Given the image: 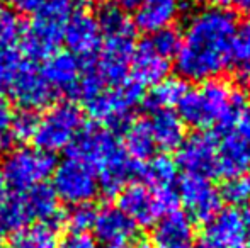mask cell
I'll list each match as a JSON object with an SVG mask.
<instances>
[{"mask_svg": "<svg viewBox=\"0 0 250 248\" xmlns=\"http://www.w3.org/2000/svg\"><path fill=\"white\" fill-rule=\"evenodd\" d=\"M188 90V83L184 80L177 76L165 78L153 85L150 94L145 97V106L151 111H170L174 106H179Z\"/></svg>", "mask_w": 250, "mask_h": 248, "instance_id": "obj_25", "label": "cell"}, {"mask_svg": "<svg viewBox=\"0 0 250 248\" xmlns=\"http://www.w3.org/2000/svg\"><path fill=\"white\" fill-rule=\"evenodd\" d=\"M58 248H97V243L89 235H73V233H70L66 238L62 240Z\"/></svg>", "mask_w": 250, "mask_h": 248, "instance_id": "obj_38", "label": "cell"}, {"mask_svg": "<svg viewBox=\"0 0 250 248\" xmlns=\"http://www.w3.org/2000/svg\"><path fill=\"white\" fill-rule=\"evenodd\" d=\"M148 44L157 51L158 55H162L164 58L170 60L174 55H177V50H179V44H181V39H179L177 33L172 29H162L158 33L151 34Z\"/></svg>", "mask_w": 250, "mask_h": 248, "instance_id": "obj_36", "label": "cell"}, {"mask_svg": "<svg viewBox=\"0 0 250 248\" xmlns=\"http://www.w3.org/2000/svg\"><path fill=\"white\" fill-rule=\"evenodd\" d=\"M63 41L68 46L70 53L79 57L87 66L89 60L99 53L102 46V34L96 17L87 9L77 10L66 24Z\"/></svg>", "mask_w": 250, "mask_h": 248, "instance_id": "obj_12", "label": "cell"}, {"mask_svg": "<svg viewBox=\"0 0 250 248\" xmlns=\"http://www.w3.org/2000/svg\"><path fill=\"white\" fill-rule=\"evenodd\" d=\"M111 2H114L116 5H119L121 9H136L140 3V0H111Z\"/></svg>", "mask_w": 250, "mask_h": 248, "instance_id": "obj_42", "label": "cell"}, {"mask_svg": "<svg viewBox=\"0 0 250 248\" xmlns=\"http://www.w3.org/2000/svg\"><path fill=\"white\" fill-rule=\"evenodd\" d=\"M53 184L58 201L70 206L90 202L99 192L97 172L87 163L75 158H65L53 170Z\"/></svg>", "mask_w": 250, "mask_h": 248, "instance_id": "obj_8", "label": "cell"}, {"mask_svg": "<svg viewBox=\"0 0 250 248\" xmlns=\"http://www.w3.org/2000/svg\"><path fill=\"white\" fill-rule=\"evenodd\" d=\"M198 248H209V247H206V245H204V243H203V245H199Z\"/></svg>", "mask_w": 250, "mask_h": 248, "instance_id": "obj_47", "label": "cell"}, {"mask_svg": "<svg viewBox=\"0 0 250 248\" xmlns=\"http://www.w3.org/2000/svg\"><path fill=\"white\" fill-rule=\"evenodd\" d=\"M22 57L14 48H0V89H7L22 66Z\"/></svg>", "mask_w": 250, "mask_h": 248, "instance_id": "obj_35", "label": "cell"}, {"mask_svg": "<svg viewBox=\"0 0 250 248\" xmlns=\"http://www.w3.org/2000/svg\"><path fill=\"white\" fill-rule=\"evenodd\" d=\"M244 223H245V228H247V231H250V204H249V208L245 209V212L244 214Z\"/></svg>", "mask_w": 250, "mask_h": 248, "instance_id": "obj_44", "label": "cell"}, {"mask_svg": "<svg viewBox=\"0 0 250 248\" xmlns=\"http://www.w3.org/2000/svg\"><path fill=\"white\" fill-rule=\"evenodd\" d=\"M85 63L70 51H55L44 60L41 73L55 90L70 92L75 82L79 80Z\"/></svg>", "mask_w": 250, "mask_h": 248, "instance_id": "obj_22", "label": "cell"}, {"mask_svg": "<svg viewBox=\"0 0 250 248\" xmlns=\"http://www.w3.org/2000/svg\"><path fill=\"white\" fill-rule=\"evenodd\" d=\"M148 123L155 146H160L165 152L177 150L186 139V126L172 111H155Z\"/></svg>", "mask_w": 250, "mask_h": 248, "instance_id": "obj_23", "label": "cell"}, {"mask_svg": "<svg viewBox=\"0 0 250 248\" xmlns=\"http://www.w3.org/2000/svg\"><path fill=\"white\" fill-rule=\"evenodd\" d=\"M0 240H2V231H0Z\"/></svg>", "mask_w": 250, "mask_h": 248, "instance_id": "obj_49", "label": "cell"}, {"mask_svg": "<svg viewBox=\"0 0 250 248\" xmlns=\"http://www.w3.org/2000/svg\"><path fill=\"white\" fill-rule=\"evenodd\" d=\"M140 175L145 177L148 187H174L177 179V163L167 155L151 158L146 167H142Z\"/></svg>", "mask_w": 250, "mask_h": 248, "instance_id": "obj_28", "label": "cell"}, {"mask_svg": "<svg viewBox=\"0 0 250 248\" xmlns=\"http://www.w3.org/2000/svg\"><path fill=\"white\" fill-rule=\"evenodd\" d=\"M22 36V22L9 7L0 5V48H10Z\"/></svg>", "mask_w": 250, "mask_h": 248, "instance_id": "obj_34", "label": "cell"}, {"mask_svg": "<svg viewBox=\"0 0 250 248\" xmlns=\"http://www.w3.org/2000/svg\"><path fill=\"white\" fill-rule=\"evenodd\" d=\"M179 195L174 187H148L129 184L118 194V208L142 228L157 225L158 219L177 209Z\"/></svg>", "mask_w": 250, "mask_h": 248, "instance_id": "obj_4", "label": "cell"}, {"mask_svg": "<svg viewBox=\"0 0 250 248\" xmlns=\"http://www.w3.org/2000/svg\"><path fill=\"white\" fill-rule=\"evenodd\" d=\"M143 100V87L136 82H123L109 90H102L87 104L89 114L97 123L107 126L111 133H125L131 124V113Z\"/></svg>", "mask_w": 250, "mask_h": 248, "instance_id": "obj_5", "label": "cell"}, {"mask_svg": "<svg viewBox=\"0 0 250 248\" xmlns=\"http://www.w3.org/2000/svg\"><path fill=\"white\" fill-rule=\"evenodd\" d=\"M7 143H9V141H5V136H3L2 133H0V153H2V150L7 146Z\"/></svg>", "mask_w": 250, "mask_h": 248, "instance_id": "obj_46", "label": "cell"}, {"mask_svg": "<svg viewBox=\"0 0 250 248\" xmlns=\"http://www.w3.org/2000/svg\"><path fill=\"white\" fill-rule=\"evenodd\" d=\"M237 248H247V247H245V245H242V247H237Z\"/></svg>", "mask_w": 250, "mask_h": 248, "instance_id": "obj_48", "label": "cell"}, {"mask_svg": "<svg viewBox=\"0 0 250 248\" xmlns=\"http://www.w3.org/2000/svg\"><path fill=\"white\" fill-rule=\"evenodd\" d=\"M151 240L155 248H192L194 226L188 214L174 211L158 219Z\"/></svg>", "mask_w": 250, "mask_h": 248, "instance_id": "obj_18", "label": "cell"}, {"mask_svg": "<svg viewBox=\"0 0 250 248\" xmlns=\"http://www.w3.org/2000/svg\"><path fill=\"white\" fill-rule=\"evenodd\" d=\"M133 53H135V46H133L131 38L105 39V43L99 50V57L94 65V70L104 83L119 85L126 82V76L131 68Z\"/></svg>", "mask_w": 250, "mask_h": 248, "instance_id": "obj_14", "label": "cell"}, {"mask_svg": "<svg viewBox=\"0 0 250 248\" xmlns=\"http://www.w3.org/2000/svg\"><path fill=\"white\" fill-rule=\"evenodd\" d=\"M102 90H104V82H102V78L97 75L96 70H94V65H90V68H89V65H87L85 68L82 70L79 80H77L75 85L70 89L68 94L75 100H80V102H83L87 106L90 100H94L99 95Z\"/></svg>", "mask_w": 250, "mask_h": 248, "instance_id": "obj_30", "label": "cell"}, {"mask_svg": "<svg viewBox=\"0 0 250 248\" xmlns=\"http://www.w3.org/2000/svg\"><path fill=\"white\" fill-rule=\"evenodd\" d=\"M218 141L213 133H196L179 146L177 163L188 175L209 179L218 175Z\"/></svg>", "mask_w": 250, "mask_h": 248, "instance_id": "obj_11", "label": "cell"}, {"mask_svg": "<svg viewBox=\"0 0 250 248\" xmlns=\"http://www.w3.org/2000/svg\"><path fill=\"white\" fill-rule=\"evenodd\" d=\"M96 20L101 34H104L105 39H112V38H131L133 39V36H135L133 20L129 19L125 9L116 5L111 0L97 7Z\"/></svg>", "mask_w": 250, "mask_h": 248, "instance_id": "obj_24", "label": "cell"}, {"mask_svg": "<svg viewBox=\"0 0 250 248\" xmlns=\"http://www.w3.org/2000/svg\"><path fill=\"white\" fill-rule=\"evenodd\" d=\"M26 211L29 214L31 223L38 221L40 225H48L58 231V228L65 221V214L60 209L58 197L55 191L48 184H38V186L19 192Z\"/></svg>", "mask_w": 250, "mask_h": 248, "instance_id": "obj_16", "label": "cell"}, {"mask_svg": "<svg viewBox=\"0 0 250 248\" xmlns=\"http://www.w3.org/2000/svg\"><path fill=\"white\" fill-rule=\"evenodd\" d=\"M177 195L186 206L189 216H192L196 221L206 223L220 211V192L204 177L186 175L179 184Z\"/></svg>", "mask_w": 250, "mask_h": 248, "instance_id": "obj_13", "label": "cell"}, {"mask_svg": "<svg viewBox=\"0 0 250 248\" xmlns=\"http://www.w3.org/2000/svg\"><path fill=\"white\" fill-rule=\"evenodd\" d=\"M249 184H250V180H249Z\"/></svg>", "mask_w": 250, "mask_h": 248, "instance_id": "obj_50", "label": "cell"}, {"mask_svg": "<svg viewBox=\"0 0 250 248\" xmlns=\"http://www.w3.org/2000/svg\"><path fill=\"white\" fill-rule=\"evenodd\" d=\"M9 2L16 14H34L43 5L44 0H9Z\"/></svg>", "mask_w": 250, "mask_h": 248, "instance_id": "obj_39", "label": "cell"}, {"mask_svg": "<svg viewBox=\"0 0 250 248\" xmlns=\"http://www.w3.org/2000/svg\"><path fill=\"white\" fill-rule=\"evenodd\" d=\"M14 102L21 106V109L40 111L50 107L56 97V90L53 89L41 70L33 63L24 61L17 75L7 87Z\"/></svg>", "mask_w": 250, "mask_h": 248, "instance_id": "obj_10", "label": "cell"}, {"mask_svg": "<svg viewBox=\"0 0 250 248\" xmlns=\"http://www.w3.org/2000/svg\"><path fill=\"white\" fill-rule=\"evenodd\" d=\"M83 126V114L75 102H58L50 106L43 117H40L34 133V145L38 150L55 153L68 148L72 139Z\"/></svg>", "mask_w": 250, "mask_h": 248, "instance_id": "obj_6", "label": "cell"}, {"mask_svg": "<svg viewBox=\"0 0 250 248\" xmlns=\"http://www.w3.org/2000/svg\"><path fill=\"white\" fill-rule=\"evenodd\" d=\"M10 248H58L56 229L48 225H29L27 228L14 233Z\"/></svg>", "mask_w": 250, "mask_h": 248, "instance_id": "obj_27", "label": "cell"}, {"mask_svg": "<svg viewBox=\"0 0 250 248\" xmlns=\"http://www.w3.org/2000/svg\"><path fill=\"white\" fill-rule=\"evenodd\" d=\"M182 123L192 128L230 126L247 107V99L242 90L223 80H208L199 89L188 90L179 102Z\"/></svg>", "mask_w": 250, "mask_h": 248, "instance_id": "obj_2", "label": "cell"}, {"mask_svg": "<svg viewBox=\"0 0 250 248\" xmlns=\"http://www.w3.org/2000/svg\"><path fill=\"white\" fill-rule=\"evenodd\" d=\"M55 167L56 163L51 153L22 146L7 153L2 160L0 173L7 187L14 189L16 192H24L38 184H44Z\"/></svg>", "mask_w": 250, "mask_h": 248, "instance_id": "obj_7", "label": "cell"}, {"mask_svg": "<svg viewBox=\"0 0 250 248\" xmlns=\"http://www.w3.org/2000/svg\"><path fill=\"white\" fill-rule=\"evenodd\" d=\"M94 231L97 240L107 247L128 245L138 235V226L119 208H104L97 211Z\"/></svg>", "mask_w": 250, "mask_h": 248, "instance_id": "obj_17", "label": "cell"}, {"mask_svg": "<svg viewBox=\"0 0 250 248\" xmlns=\"http://www.w3.org/2000/svg\"><path fill=\"white\" fill-rule=\"evenodd\" d=\"M38 123H40V116L36 111L29 109H19L17 113L12 114L10 119V136L17 141H33L34 133L38 129Z\"/></svg>", "mask_w": 250, "mask_h": 248, "instance_id": "obj_32", "label": "cell"}, {"mask_svg": "<svg viewBox=\"0 0 250 248\" xmlns=\"http://www.w3.org/2000/svg\"><path fill=\"white\" fill-rule=\"evenodd\" d=\"M244 216L235 208L220 209L204 226V245L209 248H237L247 240Z\"/></svg>", "mask_w": 250, "mask_h": 248, "instance_id": "obj_15", "label": "cell"}, {"mask_svg": "<svg viewBox=\"0 0 250 248\" xmlns=\"http://www.w3.org/2000/svg\"><path fill=\"white\" fill-rule=\"evenodd\" d=\"M125 152L135 162H142L153 155L155 141L148 121H136L125 131Z\"/></svg>", "mask_w": 250, "mask_h": 248, "instance_id": "obj_26", "label": "cell"}, {"mask_svg": "<svg viewBox=\"0 0 250 248\" xmlns=\"http://www.w3.org/2000/svg\"><path fill=\"white\" fill-rule=\"evenodd\" d=\"M29 225V214H27L26 206H24L19 192H17V195L7 197L5 202L0 206V231L17 233L27 228Z\"/></svg>", "mask_w": 250, "mask_h": 248, "instance_id": "obj_29", "label": "cell"}, {"mask_svg": "<svg viewBox=\"0 0 250 248\" xmlns=\"http://www.w3.org/2000/svg\"><path fill=\"white\" fill-rule=\"evenodd\" d=\"M70 158L90 165L94 170H99L111 158L123 152L121 143L118 141L114 133L97 124L82 126L77 136L66 148Z\"/></svg>", "mask_w": 250, "mask_h": 248, "instance_id": "obj_9", "label": "cell"}, {"mask_svg": "<svg viewBox=\"0 0 250 248\" xmlns=\"http://www.w3.org/2000/svg\"><path fill=\"white\" fill-rule=\"evenodd\" d=\"M235 124H237V131L235 133L250 145V107H245L242 111L240 116L235 121Z\"/></svg>", "mask_w": 250, "mask_h": 248, "instance_id": "obj_40", "label": "cell"}, {"mask_svg": "<svg viewBox=\"0 0 250 248\" xmlns=\"http://www.w3.org/2000/svg\"><path fill=\"white\" fill-rule=\"evenodd\" d=\"M96 218L97 209L90 202H83V204L72 206V209L65 214L63 225H66V228L73 235H87L90 229H94Z\"/></svg>", "mask_w": 250, "mask_h": 248, "instance_id": "obj_31", "label": "cell"}, {"mask_svg": "<svg viewBox=\"0 0 250 248\" xmlns=\"http://www.w3.org/2000/svg\"><path fill=\"white\" fill-rule=\"evenodd\" d=\"M107 248H148L146 245H143V243H140V245H116V247H107Z\"/></svg>", "mask_w": 250, "mask_h": 248, "instance_id": "obj_45", "label": "cell"}, {"mask_svg": "<svg viewBox=\"0 0 250 248\" xmlns=\"http://www.w3.org/2000/svg\"><path fill=\"white\" fill-rule=\"evenodd\" d=\"M129 70L133 73V82H136L140 87L157 85L167 78L170 60L158 55L148 44V41H143L138 44V48H135Z\"/></svg>", "mask_w": 250, "mask_h": 248, "instance_id": "obj_19", "label": "cell"}, {"mask_svg": "<svg viewBox=\"0 0 250 248\" xmlns=\"http://www.w3.org/2000/svg\"><path fill=\"white\" fill-rule=\"evenodd\" d=\"M12 107H10L9 100L0 97V133L7 131L10 126V119H12Z\"/></svg>", "mask_w": 250, "mask_h": 248, "instance_id": "obj_41", "label": "cell"}, {"mask_svg": "<svg viewBox=\"0 0 250 248\" xmlns=\"http://www.w3.org/2000/svg\"><path fill=\"white\" fill-rule=\"evenodd\" d=\"M7 184H5V180H3V177H2V173H0V206L5 202V199H7Z\"/></svg>", "mask_w": 250, "mask_h": 248, "instance_id": "obj_43", "label": "cell"}, {"mask_svg": "<svg viewBox=\"0 0 250 248\" xmlns=\"http://www.w3.org/2000/svg\"><path fill=\"white\" fill-rule=\"evenodd\" d=\"M182 10V0H140L135 24L143 33L155 34L168 29Z\"/></svg>", "mask_w": 250, "mask_h": 248, "instance_id": "obj_20", "label": "cell"}, {"mask_svg": "<svg viewBox=\"0 0 250 248\" xmlns=\"http://www.w3.org/2000/svg\"><path fill=\"white\" fill-rule=\"evenodd\" d=\"M231 60L242 72H250V19L237 26L231 48Z\"/></svg>", "mask_w": 250, "mask_h": 248, "instance_id": "obj_33", "label": "cell"}, {"mask_svg": "<svg viewBox=\"0 0 250 248\" xmlns=\"http://www.w3.org/2000/svg\"><path fill=\"white\" fill-rule=\"evenodd\" d=\"M237 22L231 12L208 7L188 20L177 50V70L189 80H214L231 65Z\"/></svg>", "mask_w": 250, "mask_h": 248, "instance_id": "obj_1", "label": "cell"}, {"mask_svg": "<svg viewBox=\"0 0 250 248\" xmlns=\"http://www.w3.org/2000/svg\"><path fill=\"white\" fill-rule=\"evenodd\" d=\"M220 197L225 199L228 204L231 206H240L250 199V184L249 180L237 177V179H228L225 182L223 189L220 192Z\"/></svg>", "mask_w": 250, "mask_h": 248, "instance_id": "obj_37", "label": "cell"}, {"mask_svg": "<svg viewBox=\"0 0 250 248\" xmlns=\"http://www.w3.org/2000/svg\"><path fill=\"white\" fill-rule=\"evenodd\" d=\"M250 167V145L237 133H228L218 145V175L225 179L242 177Z\"/></svg>", "mask_w": 250, "mask_h": 248, "instance_id": "obj_21", "label": "cell"}, {"mask_svg": "<svg viewBox=\"0 0 250 248\" xmlns=\"http://www.w3.org/2000/svg\"><path fill=\"white\" fill-rule=\"evenodd\" d=\"M87 0H44L33 14V19L22 33V51L31 60H46L58 51L70 17L85 9Z\"/></svg>", "mask_w": 250, "mask_h": 248, "instance_id": "obj_3", "label": "cell"}]
</instances>
